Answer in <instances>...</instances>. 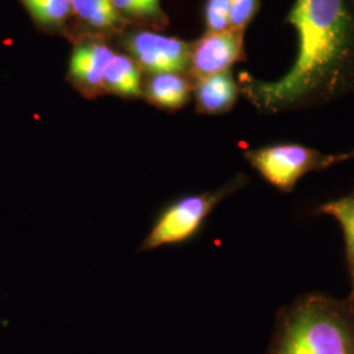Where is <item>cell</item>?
Segmentation results:
<instances>
[{
  "instance_id": "cell-1",
  "label": "cell",
  "mask_w": 354,
  "mask_h": 354,
  "mask_svg": "<svg viewBox=\"0 0 354 354\" xmlns=\"http://www.w3.org/2000/svg\"><path fill=\"white\" fill-rule=\"evenodd\" d=\"M285 23L295 29L297 57L277 80L241 76V92L253 106L286 113L354 93V0H295Z\"/></svg>"
},
{
  "instance_id": "cell-2",
  "label": "cell",
  "mask_w": 354,
  "mask_h": 354,
  "mask_svg": "<svg viewBox=\"0 0 354 354\" xmlns=\"http://www.w3.org/2000/svg\"><path fill=\"white\" fill-rule=\"evenodd\" d=\"M268 354H354V299L311 294L282 308Z\"/></svg>"
},
{
  "instance_id": "cell-3",
  "label": "cell",
  "mask_w": 354,
  "mask_h": 354,
  "mask_svg": "<svg viewBox=\"0 0 354 354\" xmlns=\"http://www.w3.org/2000/svg\"><path fill=\"white\" fill-rule=\"evenodd\" d=\"M247 184V177L236 175L218 189L189 194L169 203L158 215L147 236L140 243V252L189 241L219 203Z\"/></svg>"
},
{
  "instance_id": "cell-4",
  "label": "cell",
  "mask_w": 354,
  "mask_h": 354,
  "mask_svg": "<svg viewBox=\"0 0 354 354\" xmlns=\"http://www.w3.org/2000/svg\"><path fill=\"white\" fill-rule=\"evenodd\" d=\"M245 159L276 189L290 193L307 174L333 165L332 153L298 143H277L245 152Z\"/></svg>"
},
{
  "instance_id": "cell-5",
  "label": "cell",
  "mask_w": 354,
  "mask_h": 354,
  "mask_svg": "<svg viewBox=\"0 0 354 354\" xmlns=\"http://www.w3.org/2000/svg\"><path fill=\"white\" fill-rule=\"evenodd\" d=\"M127 48L137 64L151 74H181L189 68L192 45L176 37L137 32L127 37Z\"/></svg>"
},
{
  "instance_id": "cell-6",
  "label": "cell",
  "mask_w": 354,
  "mask_h": 354,
  "mask_svg": "<svg viewBox=\"0 0 354 354\" xmlns=\"http://www.w3.org/2000/svg\"><path fill=\"white\" fill-rule=\"evenodd\" d=\"M244 30L230 28L223 32L207 33L192 45L189 70L193 80L231 70L244 61Z\"/></svg>"
},
{
  "instance_id": "cell-7",
  "label": "cell",
  "mask_w": 354,
  "mask_h": 354,
  "mask_svg": "<svg viewBox=\"0 0 354 354\" xmlns=\"http://www.w3.org/2000/svg\"><path fill=\"white\" fill-rule=\"evenodd\" d=\"M113 57V50L99 41L79 44L70 59V80L87 97L99 95L104 91L102 79Z\"/></svg>"
},
{
  "instance_id": "cell-8",
  "label": "cell",
  "mask_w": 354,
  "mask_h": 354,
  "mask_svg": "<svg viewBox=\"0 0 354 354\" xmlns=\"http://www.w3.org/2000/svg\"><path fill=\"white\" fill-rule=\"evenodd\" d=\"M193 95L198 113L221 115L234 108L241 95V88L231 70H227L194 80Z\"/></svg>"
},
{
  "instance_id": "cell-9",
  "label": "cell",
  "mask_w": 354,
  "mask_h": 354,
  "mask_svg": "<svg viewBox=\"0 0 354 354\" xmlns=\"http://www.w3.org/2000/svg\"><path fill=\"white\" fill-rule=\"evenodd\" d=\"M193 93V83L187 76L177 73L152 74L143 95L152 105L165 111L184 108Z\"/></svg>"
},
{
  "instance_id": "cell-10",
  "label": "cell",
  "mask_w": 354,
  "mask_h": 354,
  "mask_svg": "<svg viewBox=\"0 0 354 354\" xmlns=\"http://www.w3.org/2000/svg\"><path fill=\"white\" fill-rule=\"evenodd\" d=\"M102 89L127 99L142 96L143 89L137 62L127 55L114 54L104 74Z\"/></svg>"
},
{
  "instance_id": "cell-11",
  "label": "cell",
  "mask_w": 354,
  "mask_h": 354,
  "mask_svg": "<svg viewBox=\"0 0 354 354\" xmlns=\"http://www.w3.org/2000/svg\"><path fill=\"white\" fill-rule=\"evenodd\" d=\"M71 11L95 29L117 30L124 17L115 11L112 0H71Z\"/></svg>"
},
{
  "instance_id": "cell-12",
  "label": "cell",
  "mask_w": 354,
  "mask_h": 354,
  "mask_svg": "<svg viewBox=\"0 0 354 354\" xmlns=\"http://www.w3.org/2000/svg\"><path fill=\"white\" fill-rule=\"evenodd\" d=\"M319 213L333 216L342 226L346 244L348 266L352 277V291L349 298L354 299V196L326 203L320 207Z\"/></svg>"
},
{
  "instance_id": "cell-13",
  "label": "cell",
  "mask_w": 354,
  "mask_h": 354,
  "mask_svg": "<svg viewBox=\"0 0 354 354\" xmlns=\"http://www.w3.org/2000/svg\"><path fill=\"white\" fill-rule=\"evenodd\" d=\"M36 26L54 29L62 26L71 12V0H19Z\"/></svg>"
},
{
  "instance_id": "cell-14",
  "label": "cell",
  "mask_w": 354,
  "mask_h": 354,
  "mask_svg": "<svg viewBox=\"0 0 354 354\" xmlns=\"http://www.w3.org/2000/svg\"><path fill=\"white\" fill-rule=\"evenodd\" d=\"M205 26L207 33L223 32L231 28L230 0H206Z\"/></svg>"
},
{
  "instance_id": "cell-15",
  "label": "cell",
  "mask_w": 354,
  "mask_h": 354,
  "mask_svg": "<svg viewBox=\"0 0 354 354\" xmlns=\"http://www.w3.org/2000/svg\"><path fill=\"white\" fill-rule=\"evenodd\" d=\"M260 11V0H230L231 28L245 30Z\"/></svg>"
},
{
  "instance_id": "cell-16",
  "label": "cell",
  "mask_w": 354,
  "mask_h": 354,
  "mask_svg": "<svg viewBox=\"0 0 354 354\" xmlns=\"http://www.w3.org/2000/svg\"><path fill=\"white\" fill-rule=\"evenodd\" d=\"M115 11L124 16H147L140 0H112Z\"/></svg>"
},
{
  "instance_id": "cell-17",
  "label": "cell",
  "mask_w": 354,
  "mask_h": 354,
  "mask_svg": "<svg viewBox=\"0 0 354 354\" xmlns=\"http://www.w3.org/2000/svg\"><path fill=\"white\" fill-rule=\"evenodd\" d=\"M140 3L145 8L147 16H156L160 13L159 0H140Z\"/></svg>"
},
{
  "instance_id": "cell-18",
  "label": "cell",
  "mask_w": 354,
  "mask_h": 354,
  "mask_svg": "<svg viewBox=\"0 0 354 354\" xmlns=\"http://www.w3.org/2000/svg\"><path fill=\"white\" fill-rule=\"evenodd\" d=\"M332 158H333V165L351 160V159H354V150L348 152H340V153H332Z\"/></svg>"
}]
</instances>
